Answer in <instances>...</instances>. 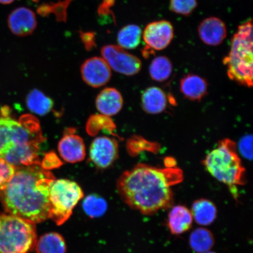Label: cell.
<instances>
[{
  "label": "cell",
  "instance_id": "cell-1",
  "mask_svg": "<svg viewBox=\"0 0 253 253\" xmlns=\"http://www.w3.org/2000/svg\"><path fill=\"white\" fill-rule=\"evenodd\" d=\"M183 179L182 170L176 167L160 169L139 164L120 176L118 190L129 207L150 215L171 207L172 187Z\"/></svg>",
  "mask_w": 253,
  "mask_h": 253
},
{
  "label": "cell",
  "instance_id": "cell-2",
  "mask_svg": "<svg viewBox=\"0 0 253 253\" xmlns=\"http://www.w3.org/2000/svg\"><path fill=\"white\" fill-rule=\"evenodd\" d=\"M15 169L10 181L0 189L6 212L34 224L49 219V187L54 176L40 165Z\"/></svg>",
  "mask_w": 253,
  "mask_h": 253
},
{
  "label": "cell",
  "instance_id": "cell-3",
  "mask_svg": "<svg viewBox=\"0 0 253 253\" xmlns=\"http://www.w3.org/2000/svg\"><path fill=\"white\" fill-rule=\"evenodd\" d=\"M253 23L249 20L240 25L231 40L229 54L223 63L231 80L248 87L253 86Z\"/></svg>",
  "mask_w": 253,
  "mask_h": 253
},
{
  "label": "cell",
  "instance_id": "cell-4",
  "mask_svg": "<svg viewBox=\"0 0 253 253\" xmlns=\"http://www.w3.org/2000/svg\"><path fill=\"white\" fill-rule=\"evenodd\" d=\"M203 164L214 178L228 186L237 198V186L245 183V169L237 154L235 142L225 139L206 157Z\"/></svg>",
  "mask_w": 253,
  "mask_h": 253
},
{
  "label": "cell",
  "instance_id": "cell-5",
  "mask_svg": "<svg viewBox=\"0 0 253 253\" xmlns=\"http://www.w3.org/2000/svg\"><path fill=\"white\" fill-rule=\"evenodd\" d=\"M37 240L34 223L0 213V253H28L36 248Z\"/></svg>",
  "mask_w": 253,
  "mask_h": 253
},
{
  "label": "cell",
  "instance_id": "cell-6",
  "mask_svg": "<svg viewBox=\"0 0 253 253\" xmlns=\"http://www.w3.org/2000/svg\"><path fill=\"white\" fill-rule=\"evenodd\" d=\"M7 109L0 116V158L16 144L31 141L42 142L43 138L36 118L24 115L20 122L8 116Z\"/></svg>",
  "mask_w": 253,
  "mask_h": 253
},
{
  "label": "cell",
  "instance_id": "cell-7",
  "mask_svg": "<svg viewBox=\"0 0 253 253\" xmlns=\"http://www.w3.org/2000/svg\"><path fill=\"white\" fill-rule=\"evenodd\" d=\"M83 197L84 192L77 183L69 179H55L49 187L50 219L57 225H62Z\"/></svg>",
  "mask_w": 253,
  "mask_h": 253
},
{
  "label": "cell",
  "instance_id": "cell-8",
  "mask_svg": "<svg viewBox=\"0 0 253 253\" xmlns=\"http://www.w3.org/2000/svg\"><path fill=\"white\" fill-rule=\"evenodd\" d=\"M142 37L145 43L142 55L148 58L156 50L165 49L170 45L174 37L173 25L167 20L152 22L145 27Z\"/></svg>",
  "mask_w": 253,
  "mask_h": 253
},
{
  "label": "cell",
  "instance_id": "cell-9",
  "mask_svg": "<svg viewBox=\"0 0 253 253\" xmlns=\"http://www.w3.org/2000/svg\"><path fill=\"white\" fill-rule=\"evenodd\" d=\"M101 54L110 68L126 76H133L141 71L140 59L115 45H107L101 49Z\"/></svg>",
  "mask_w": 253,
  "mask_h": 253
},
{
  "label": "cell",
  "instance_id": "cell-10",
  "mask_svg": "<svg viewBox=\"0 0 253 253\" xmlns=\"http://www.w3.org/2000/svg\"><path fill=\"white\" fill-rule=\"evenodd\" d=\"M119 155V145L115 139L99 137L90 148V160L99 169H106L115 163Z\"/></svg>",
  "mask_w": 253,
  "mask_h": 253
},
{
  "label": "cell",
  "instance_id": "cell-11",
  "mask_svg": "<svg viewBox=\"0 0 253 253\" xmlns=\"http://www.w3.org/2000/svg\"><path fill=\"white\" fill-rule=\"evenodd\" d=\"M40 143L31 141L16 144L1 158L15 168L41 166L39 158Z\"/></svg>",
  "mask_w": 253,
  "mask_h": 253
},
{
  "label": "cell",
  "instance_id": "cell-12",
  "mask_svg": "<svg viewBox=\"0 0 253 253\" xmlns=\"http://www.w3.org/2000/svg\"><path fill=\"white\" fill-rule=\"evenodd\" d=\"M81 72L85 83L95 88L104 86L112 78L109 65L103 58L97 56L86 60L81 66Z\"/></svg>",
  "mask_w": 253,
  "mask_h": 253
},
{
  "label": "cell",
  "instance_id": "cell-13",
  "mask_svg": "<svg viewBox=\"0 0 253 253\" xmlns=\"http://www.w3.org/2000/svg\"><path fill=\"white\" fill-rule=\"evenodd\" d=\"M60 156L66 162H81L86 156V148L83 139L75 134V129L68 128L58 144Z\"/></svg>",
  "mask_w": 253,
  "mask_h": 253
},
{
  "label": "cell",
  "instance_id": "cell-14",
  "mask_svg": "<svg viewBox=\"0 0 253 253\" xmlns=\"http://www.w3.org/2000/svg\"><path fill=\"white\" fill-rule=\"evenodd\" d=\"M7 24L11 33L18 37H26L36 30L38 22L36 14L25 7H18L9 14Z\"/></svg>",
  "mask_w": 253,
  "mask_h": 253
},
{
  "label": "cell",
  "instance_id": "cell-15",
  "mask_svg": "<svg viewBox=\"0 0 253 253\" xmlns=\"http://www.w3.org/2000/svg\"><path fill=\"white\" fill-rule=\"evenodd\" d=\"M198 31L202 42L212 46L220 45L227 34L226 24L220 18L215 17L205 18L199 24Z\"/></svg>",
  "mask_w": 253,
  "mask_h": 253
},
{
  "label": "cell",
  "instance_id": "cell-16",
  "mask_svg": "<svg viewBox=\"0 0 253 253\" xmlns=\"http://www.w3.org/2000/svg\"><path fill=\"white\" fill-rule=\"evenodd\" d=\"M123 105L122 94L115 88H104L98 94L96 100L97 110L106 116L117 115L122 110Z\"/></svg>",
  "mask_w": 253,
  "mask_h": 253
},
{
  "label": "cell",
  "instance_id": "cell-17",
  "mask_svg": "<svg viewBox=\"0 0 253 253\" xmlns=\"http://www.w3.org/2000/svg\"><path fill=\"white\" fill-rule=\"evenodd\" d=\"M192 221L191 211L184 206H175L169 215V227L173 235H181L189 230Z\"/></svg>",
  "mask_w": 253,
  "mask_h": 253
},
{
  "label": "cell",
  "instance_id": "cell-18",
  "mask_svg": "<svg viewBox=\"0 0 253 253\" xmlns=\"http://www.w3.org/2000/svg\"><path fill=\"white\" fill-rule=\"evenodd\" d=\"M142 107L145 112L157 115L164 112L167 105L166 94L161 88L151 87L144 91L141 97Z\"/></svg>",
  "mask_w": 253,
  "mask_h": 253
},
{
  "label": "cell",
  "instance_id": "cell-19",
  "mask_svg": "<svg viewBox=\"0 0 253 253\" xmlns=\"http://www.w3.org/2000/svg\"><path fill=\"white\" fill-rule=\"evenodd\" d=\"M181 92L188 99L198 101L207 92L208 84L204 79L197 75H186L181 79Z\"/></svg>",
  "mask_w": 253,
  "mask_h": 253
},
{
  "label": "cell",
  "instance_id": "cell-20",
  "mask_svg": "<svg viewBox=\"0 0 253 253\" xmlns=\"http://www.w3.org/2000/svg\"><path fill=\"white\" fill-rule=\"evenodd\" d=\"M191 213L196 222L200 225L208 226L216 219L217 210L212 202L201 199L193 204Z\"/></svg>",
  "mask_w": 253,
  "mask_h": 253
},
{
  "label": "cell",
  "instance_id": "cell-21",
  "mask_svg": "<svg viewBox=\"0 0 253 253\" xmlns=\"http://www.w3.org/2000/svg\"><path fill=\"white\" fill-rule=\"evenodd\" d=\"M37 253H66L64 239L59 233L45 234L37 240L36 246Z\"/></svg>",
  "mask_w": 253,
  "mask_h": 253
},
{
  "label": "cell",
  "instance_id": "cell-22",
  "mask_svg": "<svg viewBox=\"0 0 253 253\" xmlns=\"http://www.w3.org/2000/svg\"><path fill=\"white\" fill-rule=\"evenodd\" d=\"M27 105L31 112L45 116L52 110L53 100L38 89L31 90L27 97Z\"/></svg>",
  "mask_w": 253,
  "mask_h": 253
},
{
  "label": "cell",
  "instance_id": "cell-23",
  "mask_svg": "<svg viewBox=\"0 0 253 253\" xmlns=\"http://www.w3.org/2000/svg\"><path fill=\"white\" fill-rule=\"evenodd\" d=\"M142 32L137 25L129 24L119 31L117 41L119 46L125 49H134L140 45Z\"/></svg>",
  "mask_w": 253,
  "mask_h": 253
},
{
  "label": "cell",
  "instance_id": "cell-24",
  "mask_svg": "<svg viewBox=\"0 0 253 253\" xmlns=\"http://www.w3.org/2000/svg\"><path fill=\"white\" fill-rule=\"evenodd\" d=\"M189 244L193 251L198 253H204L210 251L214 245L212 234L204 228L193 231L189 238Z\"/></svg>",
  "mask_w": 253,
  "mask_h": 253
},
{
  "label": "cell",
  "instance_id": "cell-25",
  "mask_svg": "<svg viewBox=\"0 0 253 253\" xmlns=\"http://www.w3.org/2000/svg\"><path fill=\"white\" fill-rule=\"evenodd\" d=\"M172 71V63L166 56L156 57L150 65V77L155 81L164 82L168 80L171 75Z\"/></svg>",
  "mask_w": 253,
  "mask_h": 253
},
{
  "label": "cell",
  "instance_id": "cell-26",
  "mask_svg": "<svg viewBox=\"0 0 253 253\" xmlns=\"http://www.w3.org/2000/svg\"><path fill=\"white\" fill-rule=\"evenodd\" d=\"M72 1L63 0L57 3H45L38 7L37 12L42 17H47L50 14H54L57 21L65 23L67 20L68 8Z\"/></svg>",
  "mask_w": 253,
  "mask_h": 253
},
{
  "label": "cell",
  "instance_id": "cell-27",
  "mask_svg": "<svg viewBox=\"0 0 253 253\" xmlns=\"http://www.w3.org/2000/svg\"><path fill=\"white\" fill-rule=\"evenodd\" d=\"M86 128L88 133L91 135H96L101 129L108 131L109 134H114L116 126L108 116L94 115L88 120Z\"/></svg>",
  "mask_w": 253,
  "mask_h": 253
},
{
  "label": "cell",
  "instance_id": "cell-28",
  "mask_svg": "<svg viewBox=\"0 0 253 253\" xmlns=\"http://www.w3.org/2000/svg\"><path fill=\"white\" fill-rule=\"evenodd\" d=\"M84 208L88 216L99 217L102 216L107 210V204L105 201L96 195L88 196L84 199Z\"/></svg>",
  "mask_w": 253,
  "mask_h": 253
},
{
  "label": "cell",
  "instance_id": "cell-29",
  "mask_svg": "<svg viewBox=\"0 0 253 253\" xmlns=\"http://www.w3.org/2000/svg\"><path fill=\"white\" fill-rule=\"evenodd\" d=\"M198 6L197 0H170L169 9L173 13L183 16L192 14Z\"/></svg>",
  "mask_w": 253,
  "mask_h": 253
},
{
  "label": "cell",
  "instance_id": "cell-30",
  "mask_svg": "<svg viewBox=\"0 0 253 253\" xmlns=\"http://www.w3.org/2000/svg\"><path fill=\"white\" fill-rule=\"evenodd\" d=\"M15 168L0 158V189L10 181L15 172Z\"/></svg>",
  "mask_w": 253,
  "mask_h": 253
},
{
  "label": "cell",
  "instance_id": "cell-31",
  "mask_svg": "<svg viewBox=\"0 0 253 253\" xmlns=\"http://www.w3.org/2000/svg\"><path fill=\"white\" fill-rule=\"evenodd\" d=\"M239 150L240 154L246 160L253 159V136L247 135L243 137L239 141Z\"/></svg>",
  "mask_w": 253,
  "mask_h": 253
},
{
  "label": "cell",
  "instance_id": "cell-32",
  "mask_svg": "<svg viewBox=\"0 0 253 253\" xmlns=\"http://www.w3.org/2000/svg\"><path fill=\"white\" fill-rule=\"evenodd\" d=\"M79 35L82 42L87 51H90L96 47V33L94 32L80 31Z\"/></svg>",
  "mask_w": 253,
  "mask_h": 253
},
{
  "label": "cell",
  "instance_id": "cell-33",
  "mask_svg": "<svg viewBox=\"0 0 253 253\" xmlns=\"http://www.w3.org/2000/svg\"><path fill=\"white\" fill-rule=\"evenodd\" d=\"M61 161H60L56 154L50 153L47 154L43 161L42 164H41V167L46 170L55 169L61 166Z\"/></svg>",
  "mask_w": 253,
  "mask_h": 253
},
{
  "label": "cell",
  "instance_id": "cell-34",
  "mask_svg": "<svg viewBox=\"0 0 253 253\" xmlns=\"http://www.w3.org/2000/svg\"><path fill=\"white\" fill-rule=\"evenodd\" d=\"M115 0H103L97 9L98 14L100 16H114L110 8L115 5Z\"/></svg>",
  "mask_w": 253,
  "mask_h": 253
},
{
  "label": "cell",
  "instance_id": "cell-35",
  "mask_svg": "<svg viewBox=\"0 0 253 253\" xmlns=\"http://www.w3.org/2000/svg\"><path fill=\"white\" fill-rule=\"evenodd\" d=\"M15 0H0V4L3 5H8L13 2Z\"/></svg>",
  "mask_w": 253,
  "mask_h": 253
},
{
  "label": "cell",
  "instance_id": "cell-36",
  "mask_svg": "<svg viewBox=\"0 0 253 253\" xmlns=\"http://www.w3.org/2000/svg\"><path fill=\"white\" fill-rule=\"evenodd\" d=\"M215 253L214 252H211L210 251L208 252H206V253Z\"/></svg>",
  "mask_w": 253,
  "mask_h": 253
},
{
  "label": "cell",
  "instance_id": "cell-37",
  "mask_svg": "<svg viewBox=\"0 0 253 253\" xmlns=\"http://www.w3.org/2000/svg\"><path fill=\"white\" fill-rule=\"evenodd\" d=\"M32 1H38V0H32Z\"/></svg>",
  "mask_w": 253,
  "mask_h": 253
}]
</instances>
